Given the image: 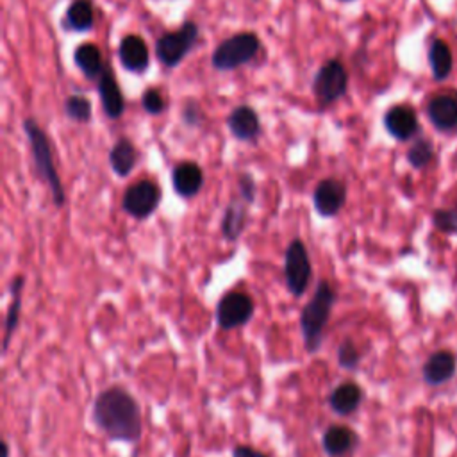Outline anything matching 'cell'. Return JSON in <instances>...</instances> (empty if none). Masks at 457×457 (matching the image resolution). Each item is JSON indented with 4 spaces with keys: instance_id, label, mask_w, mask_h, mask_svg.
I'll return each instance as SVG.
<instances>
[{
    "instance_id": "9a60e30c",
    "label": "cell",
    "mask_w": 457,
    "mask_h": 457,
    "mask_svg": "<svg viewBox=\"0 0 457 457\" xmlns=\"http://www.w3.org/2000/svg\"><path fill=\"white\" fill-rule=\"evenodd\" d=\"M118 54H120V61H121L123 68L129 70V71L141 73V71H145L148 68V48H146V43L139 36H136V34L125 36L121 39Z\"/></svg>"
},
{
    "instance_id": "ffe728a7",
    "label": "cell",
    "mask_w": 457,
    "mask_h": 457,
    "mask_svg": "<svg viewBox=\"0 0 457 457\" xmlns=\"http://www.w3.org/2000/svg\"><path fill=\"white\" fill-rule=\"evenodd\" d=\"M137 152L129 139H118L109 152V162L118 177H127L136 166Z\"/></svg>"
},
{
    "instance_id": "f1b7e54d",
    "label": "cell",
    "mask_w": 457,
    "mask_h": 457,
    "mask_svg": "<svg viewBox=\"0 0 457 457\" xmlns=\"http://www.w3.org/2000/svg\"><path fill=\"white\" fill-rule=\"evenodd\" d=\"M359 361H361V353L357 352V346L353 345L352 339H345L337 350L339 366H343L346 370H353V368H357Z\"/></svg>"
},
{
    "instance_id": "1f68e13d",
    "label": "cell",
    "mask_w": 457,
    "mask_h": 457,
    "mask_svg": "<svg viewBox=\"0 0 457 457\" xmlns=\"http://www.w3.org/2000/svg\"><path fill=\"white\" fill-rule=\"evenodd\" d=\"M232 457H268V455L252 448V446H248V445H237L232 450Z\"/></svg>"
},
{
    "instance_id": "2e32d148",
    "label": "cell",
    "mask_w": 457,
    "mask_h": 457,
    "mask_svg": "<svg viewBox=\"0 0 457 457\" xmlns=\"http://www.w3.org/2000/svg\"><path fill=\"white\" fill-rule=\"evenodd\" d=\"M228 130L232 132L234 137L241 139V141H252L259 136L261 132V123H259V116L257 112L248 107V105H239L236 107L227 120Z\"/></svg>"
},
{
    "instance_id": "30bf717a",
    "label": "cell",
    "mask_w": 457,
    "mask_h": 457,
    "mask_svg": "<svg viewBox=\"0 0 457 457\" xmlns=\"http://www.w3.org/2000/svg\"><path fill=\"white\" fill-rule=\"evenodd\" d=\"M346 202V186L337 179H323L312 193V204L318 214L336 216Z\"/></svg>"
},
{
    "instance_id": "8fae6325",
    "label": "cell",
    "mask_w": 457,
    "mask_h": 457,
    "mask_svg": "<svg viewBox=\"0 0 457 457\" xmlns=\"http://www.w3.org/2000/svg\"><path fill=\"white\" fill-rule=\"evenodd\" d=\"M427 114L430 123L441 132L457 129V91L436 95L427 105Z\"/></svg>"
},
{
    "instance_id": "836d02e7",
    "label": "cell",
    "mask_w": 457,
    "mask_h": 457,
    "mask_svg": "<svg viewBox=\"0 0 457 457\" xmlns=\"http://www.w3.org/2000/svg\"><path fill=\"white\" fill-rule=\"evenodd\" d=\"M4 457H9V445L4 443Z\"/></svg>"
},
{
    "instance_id": "44dd1931",
    "label": "cell",
    "mask_w": 457,
    "mask_h": 457,
    "mask_svg": "<svg viewBox=\"0 0 457 457\" xmlns=\"http://www.w3.org/2000/svg\"><path fill=\"white\" fill-rule=\"evenodd\" d=\"M95 21L91 0H73L64 14V25L71 30H89Z\"/></svg>"
},
{
    "instance_id": "f546056e",
    "label": "cell",
    "mask_w": 457,
    "mask_h": 457,
    "mask_svg": "<svg viewBox=\"0 0 457 457\" xmlns=\"http://www.w3.org/2000/svg\"><path fill=\"white\" fill-rule=\"evenodd\" d=\"M141 104L150 114H159L164 111V98L157 89H146L141 96Z\"/></svg>"
},
{
    "instance_id": "4fadbf2b",
    "label": "cell",
    "mask_w": 457,
    "mask_h": 457,
    "mask_svg": "<svg viewBox=\"0 0 457 457\" xmlns=\"http://www.w3.org/2000/svg\"><path fill=\"white\" fill-rule=\"evenodd\" d=\"M386 130L398 141H407L418 132V118L412 107L395 105L384 114Z\"/></svg>"
},
{
    "instance_id": "5b68a950",
    "label": "cell",
    "mask_w": 457,
    "mask_h": 457,
    "mask_svg": "<svg viewBox=\"0 0 457 457\" xmlns=\"http://www.w3.org/2000/svg\"><path fill=\"white\" fill-rule=\"evenodd\" d=\"M311 275H312V268H311L309 252L303 241L296 237L287 245L286 255H284V277H286L287 289L295 296H300L307 289L311 282Z\"/></svg>"
},
{
    "instance_id": "cb8c5ba5",
    "label": "cell",
    "mask_w": 457,
    "mask_h": 457,
    "mask_svg": "<svg viewBox=\"0 0 457 457\" xmlns=\"http://www.w3.org/2000/svg\"><path fill=\"white\" fill-rule=\"evenodd\" d=\"M73 59H75V64L79 66V70L89 79H95V77L102 75V71H104L100 50L91 43H84V45L77 46Z\"/></svg>"
},
{
    "instance_id": "3957f363",
    "label": "cell",
    "mask_w": 457,
    "mask_h": 457,
    "mask_svg": "<svg viewBox=\"0 0 457 457\" xmlns=\"http://www.w3.org/2000/svg\"><path fill=\"white\" fill-rule=\"evenodd\" d=\"M23 129H25V134H27L29 143H30L36 170H37L39 177L48 184V187L52 191V196H54V204L57 207H61L64 204V189H62V184L59 180L55 166H54L50 143H48L45 132L41 130V127L34 120L27 118L23 121Z\"/></svg>"
},
{
    "instance_id": "e575fe53",
    "label": "cell",
    "mask_w": 457,
    "mask_h": 457,
    "mask_svg": "<svg viewBox=\"0 0 457 457\" xmlns=\"http://www.w3.org/2000/svg\"><path fill=\"white\" fill-rule=\"evenodd\" d=\"M345 2H346V0H345Z\"/></svg>"
},
{
    "instance_id": "83f0119b",
    "label": "cell",
    "mask_w": 457,
    "mask_h": 457,
    "mask_svg": "<svg viewBox=\"0 0 457 457\" xmlns=\"http://www.w3.org/2000/svg\"><path fill=\"white\" fill-rule=\"evenodd\" d=\"M432 223L443 234H457V207L436 209L432 212Z\"/></svg>"
},
{
    "instance_id": "9c48e42d",
    "label": "cell",
    "mask_w": 457,
    "mask_h": 457,
    "mask_svg": "<svg viewBox=\"0 0 457 457\" xmlns=\"http://www.w3.org/2000/svg\"><path fill=\"white\" fill-rule=\"evenodd\" d=\"M161 202V189L152 180H139L127 187L121 207L136 220L148 218Z\"/></svg>"
},
{
    "instance_id": "8992f818",
    "label": "cell",
    "mask_w": 457,
    "mask_h": 457,
    "mask_svg": "<svg viewBox=\"0 0 457 457\" xmlns=\"http://www.w3.org/2000/svg\"><path fill=\"white\" fill-rule=\"evenodd\" d=\"M196 37H198V25L193 21L182 23V27L175 32L162 34L155 43V52L159 61L168 68L177 66L191 50Z\"/></svg>"
},
{
    "instance_id": "ba28073f",
    "label": "cell",
    "mask_w": 457,
    "mask_h": 457,
    "mask_svg": "<svg viewBox=\"0 0 457 457\" xmlns=\"http://www.w3.org/2000/svg\"><path fill=\"white\" fill-rule=\"evenodd\" d=\"M346 86H348V73L345 66L336 59L327 61L318 70L312 80V91L316 98L323 104H330L339 96H343L346 91Z\"/></svg>"
},
{
    "instance_id": "ac0fdd59",
    "label": "cell",
    "mask_w": 457,
    "mask_h": 457,
    "mask_svg": "<svg viewBox=\"0 0 457 457\" xmlns=\"http://www.w3.org/2000/svg\"><path fill=\"white\" fill-rule=\"evenodd\" d=\"M359 443L357 434L345 425H334L323 434V450L330 457H343L350 453Z\"/></svg>"
},
{
    "instance_id": "52a82bcc",
    "label": "cell",
    "mask_w": 457,
    "mask_h": 457,
    "mask_svg": "<svg viewBox=\"0 0 457 457\" xmlns=\"http://www.w3.org/2000/svg\"><path fill=\"white\" fill-rule=\"evenodd\" d=\"M255 303L252 296L245 291L227 293L216 307V321L221 328H236L250 321L253 316Z\"/></svg>"
},
{
    "instance_id": "6da1fadb",
    "label": "cell",
    "mask_w": 457,
    "mask_h": 457,
    "mask_svg": "<svg viewBox=\"0 0 457 457\" xmlns=\"http://www.w3.org/2000/svg\"><path fill=\"white\" fill-rule=\"evenodd\" d=\"M93 421L104 434L118 441L134 443L143 432L139 403L120 386L107 387L95 398Z\"/></svg>"
},
{
    "instance_id": "603a6c76",
    "label": "cell",
    "mask_w": 457,
    "mask_h": 457,
    "mask_svg": "<svg viewBox=\"0 0 457 457\" xmlns=\"http://www.w3.org/2000/svg\"><path fill=\"white\" fill-rule=\"evenodd\" d=\"M428 64L432 70V77L436 80H445L450 75L453 59H452V52H450L448 45L443 39L432 41V45L428 48Z\"/></svg>"
},
{
    "instance_id": "5bb4252c",
    "label": "cell",
    "mask_w": 457,
    "mask_h": 457,
    "mask_svg": "<svg viewBox=\"0 0 457 457\" xmlns=\"http://www.w3.org/2000/svg\"><path fill=\"white\" fill-rule=\"evenodd\" d=\"M171 182H173V189L180 196L191 198L204 186V171H202V168L196 162L184 161V162H180V164H177L173 168Z\"/></svg>"
},
{
    "instance_id": "d4e9b609",
    "label": "cell",
    "mask_w": 457,
    "mask_h": 457,
    "mask_svg": "<svg viewBox=\"0 0 457 457\" xmlns=\"http://www.w3.org/2000/svg\"><path fill=\"white\" fill-rule=\"evenodd\" d=\"M25 280L23 277H16L11 282V303L7 309V316H5V334H4V352L9 346V341L12 337V332L18 327V320H20V307H21V287H23Z\"/></svg>"
},
{
    "instance_id": "4dcf8cb0",
    "label": "cell",
    "mask_w": 457,
    "mask_h": 457,
    "mask_svg": "<svg viewBox=\"0 0 457 457\" xmlns=\"http://www.w3.org/2000/svg\"><path fill=\"white\" fill-rule=\"evenodd\" d=\"M239 195L246 204H252L255 200V182H253L252 175L243 173L239 177Z\"/></svg>"
},
{
    "instance_id": "484cf974",
    "label": "cell",
    "mask_w": 457,
    "mask_h": 457,
    "mask_svg": "<svg viewBox=\"0 0 457 457\" xmlns=\"http://www.w3.org/2000/svg\"><path fill=\"white\" fill-rule=\"evenodd\" d=\"M434 159V146L428 139H416L407 150V161L412 168L421 170Z\"/></svg>"
},
{
    "instance_id": "7a4b0ae2",
    "label": "cell",
    "mask_w": 457,
    "mask_h": 457,
    "mask_svg": "<svg viewBox=\"0 0 457 457\" xmlns=\"http://www.w3.org/2000/svg\"><path fill=\"white\" fill-rule=\"evenodd\" d=\"M336 293L327 280H320L312 298L305 303L300 314V328L307 352H316L323 339V330L328 321Z\"/></svg>"
},
{
    "instance_id": "277c9868",
    "label": "cell",
    "mask_w": 457,
    "mask_h": 457,
    "mask_svg": "<svg viewBox=\"0 0 457 457\" xmlns=\"http://www.w3.org/2000/svg\"><path fill=\"white\" fill-rule=\"evenodd\" d=\"M259 37L252 32H241L227 37L212 52V66L216 70L227 71L248 62L259 50Z\"/></svg>"
},
{
    "instance_id": "d6a6232c",
    "label": "cell",
    "mask_w": 457,
    "mask_h": 457,
    "mask_svg": "<svg viewBox=\"0 0 457 457\" xmlns=\"http://www.w3.org/2000/svg\"><path fill=\"white\" fill-rule=\"evenodd\" d=\"M198 114H200V107L195 102H187L184 107V121L187 125H196L198 123Z\"/></svg>"
},
{
    "instance_id": "7c38bea8",
    "label": "cell",
    "mask_w": 457,
    "mask_h": 457,
    "mask_svg": "<svg viewBox=\"0 0 457 457\" xmlns=\"http://www.w3.org/2000/svg\"><path fill=\"white\" fill-rule=\"evenodd\" d=\"M457 370V359L450 350H437L428 355L421 368V377L428 386H441L452 380Z\"/></svg>"
},
{
    "instance_id": "e0dca14e",
    "label": "cell",
    "mask_w": 457,
    "mask_h": 457,
    "mask_svg": "<svg viewBox=\"0 0 457 457\" xmlns=\"http://www.w3.org/2000/svg\"><path fill=\"white\" fill-rule=\"evenodd\" d=\"M98 95H100V100H102L105 114L109 118H120L123 109H125V102H123L121 89H120L114 75L111 73L109 66H105L102 75H100Z\"/></svg>"
},
{
    "instance_id": "4316f807",
    "label": "cell",
    "mask_w": 457,
    "mask_h": 457,
    "mask_svg": "<svg viewBox=\"0 0 457 457\" xmlns=\"http://www.w3.org/2000/svg\"><path fill=\"white\" fill-rule=\"evenodd\" d=\"M64 111L68 114V118H71L75 121H87L91 118L93 107H91V102L86 96L71 95L64 102Z\"/></svg>"
},
{
    "instance_id": "7402d4cb",
    "label": "cell",
    "mask_w": 457,
    "mask_h": 457,
    "mask_svg": "<svg viewBox=\"0 0 457 457\" xmlns=\"http://www.w3.org/2000/svg\"><path fill=\"white\" fill-rule=\"evenodd\" d=\"M245 225H246V207L243 202L232 200L227 205L223 220H221V232H223L225 239L236 241L241 236V232L245 230Z\"/></svg>"
},
{
    "instance_id": "d6986e66",
    "label": "cell",
    "mask_w": 457,
    "mask_h": 457,
    "mask_svg": "<svg viewBox=\"0 0 457 457\" xmlns=\"http://www.w3.org/2000/svg\"><path fill=\"white\" fill-rule=\"evenodd\" d=\"M361 402H362V389L353 382L339 384L328 395V405L339 416H348L355 412Z\"/></svg>"
}]
</instances>
